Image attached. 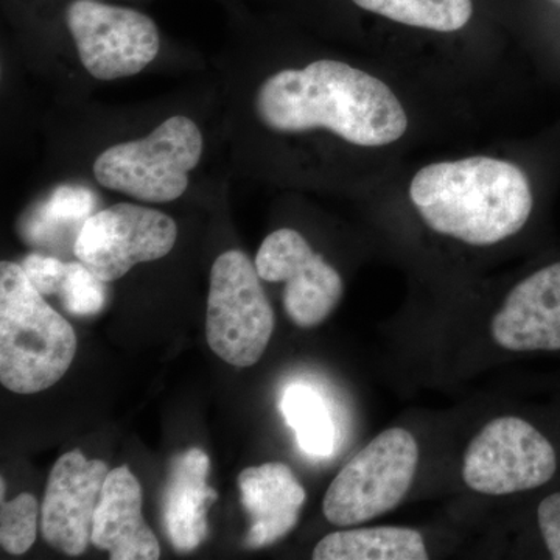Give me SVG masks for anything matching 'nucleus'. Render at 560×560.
<instances>
[{"label": "nucleus", "instance_id": "20e7f679", "mask_svg": "<svg viewBox=\"0 0 560 560\" xmlns=\"http://www.w3.org/2000/svg\"><path fill=\"white\" fill-rule=\"evenodd\" d=\"M205 140L186 116L162 121L147 138L117 143L98 154L94 176L105 189L143 202L178 200L201 160Z\"/></svg>", "mask_w": 560, "mask_h": 560}, {"label": "nucleus", "instance_id": "423d86ee", "mask_svg": "<svg viewBox=\"0 0 560 560\" xmlns=\"http://www.w3.org/2000/svg\"><path fill=\"white\" fill-rule=\"evenodd\" d=\"M275 330V312L256 264L242 250L221 254L210 270L206 337L210 349L235 368L261 359Z\"/></svg>", "mask_w": 560, "mask_h": 560}, {"label": "nucleus", "instance_id": "2eb2a0df", "mask_svg": "<svg viewBox=\"0 0 560 560\" xmlns=\"http://www.w3.org/2000/svg\"><path fill=\"white\" fill-rule=\"evenodd\" d=\"M209 456L189 448L171 460L162 501L165 534L176 551L197 550L208 536V511L219 495L209 488Z\"/></svg>", "mask_w": 560, "mask_h": 560}, {"label": "nucleus", "instance_id": "4468645a", "mask_svg": "<svg viewBox=\"0 0 560 560\" xmlns=\"http://www.w3.org/2000/svg\"><path fill=\"white\" fill-rule=\"evenodd\" d=\"M238 486L250 518L246 548L259 550L276 544L298 525L307 493L287 464L249 467L238 477Z\"/></svg>", "mask_w": 560, "mask_h": 560}, {"label": "nucleus", "instance_id": "0eeeda50", "mask_svg": "<svg viewBox=\"0 0 560 560\" xmlns=\"http://www.w3.org/2000/svg\"><path fill=\"white\" fill-rule=\"evenodd\" d=\"M558 469L551 442L514 416L490 420L470 441L463 478L482 495H511L547 485Z\"/></svg>", "mask_w": 560, "mask_h": 560}, {"label": "nucleus", "instance_id": "412c9836", "mask_svg": "<svg viewBox=\"0 0 560 560\" xmlns=\"http://www.w3.org/2000/svg\"><path fill=\"white\" fill-rule=\"evenodd\" d=\"M106 283L108 282L97 278L80 260L68 261V270L58 296L70 315L94 316L105 308L108 296Z\"/></svg>", "mask_w": 560, "mask_h": 560}, {"label": "nucleus", "instance_id": "5701e85b", "mask_svg": "<svg viewBox=\"0 0 560 560\" xmlns=\"http://www.w3.org/2000/svg\"><path fill=\"white\" fill-rule=\"evenodd\" d=\"M537 521L551 558L560 560V492L541 501Z\"/></svg>", "mask_w": 560, "mask_h": 560}, {"label": "nucleus", "instance_id": "f3484780", "mask_svg": "<svg viewBox=\"0 0 560 560\" xmlns=\"http://www.w3.org/2000/svg\"><path fill=\"white\" fill-rule=\"evenodd\" d=\"M315 560H427L430 558L419 530L381 526L335 530L313 550Z\"/></svg>", "mask_w": 560, "mask_h": 560}, {"label": "nucleus", "instance_id": "6e6552de", "mask_svg": "<svg viewBox=\"0 0 560 560\" xmlns=\"http://www.w3.org/2000/svg\"><path fill=\"white\" fill-rule=\"evenodd\" d=\"M66 22L81 65L94 79L138 75L160 54L156 24L140 11L77 0L69 5Z\"/></svg>", "mask_w": 560, "mask_h": 560}, {"label": "nucleus", "instance_id": "39448f33", "mask_svg": "<svg viewBox=\"0 0 560 560\" xmlns=\"http://www.w3.org/2000/svg\"><path fill=\"white\" fill-rule=\"evenodd\" d=\"M418 466V442L410 431H383L331 481L324 515L331 525L348 528L393 511L407 497Z\"/></svg>", "mask_w": 560, "mask_h": 560}, {"label": "nucleus", "instance_id": "f257e3e1", "mask_svg": "<svg viewBox=\"0 0 560 560\" xmlns=\"http://www.w3.org/2000/svg\"><path fill=\"white\" fill-rule=\"evenodd\" d=\"M257 117L268 130H329L360 147H385L407 132L399 98L377 77L334 60L268 77L254 98Z\"/></svg>", "mask_w": 560, "mask_h": 560}, {"label": "nucleus", "instance_id": "f8f14e48", "mask_svg": "<svg viewBox=\"0 0 560 560\" xmlns=\"http://www.w3.org/2000/svg\"><path fill=\"white\" fill-rule=\"evenodd\" d=\"M490 334L500 348L511 352L560 350V261L511 290L493 316Z\"/></svg>", "mask_w": 560, "mask_h": 560}, {"label": "nucleus", "instance_id": "6ab92c4d", "mask_svg": "<svg viewBox=\"0 0 560 560\" xmlns=\"http://www.w3.org/2000/svg\"><path fill=\"white\" fill-rule=\"evenodd\" d=\"M360 9L425 31H460L474 13L471 0H352Z\"/></svg>", "mask_w": 560, "mask_h": 560}, {"label": "nucleus", "instance_id": "dca6fc26", "mask_svg": "<svg viewBox=\"0 0 560 560\" xmlns=\"http://www.w3.org/2000/svg\"><path fill=\"white\" fill-rule=\"evenodd\" d=\"M101 197L83 184L65 183L44 194L22 212L18 235L25 245L57 257L75 256L84 223L98 212Z\"/></svg>", "mask_w": 560, "mask_h": 560}, {"label": "nucleus", "instance_id": "7ed1b4c3", "mask_svg": "<svg viewBox=\"0 0 560 560\" xmlns=\"http://www.w3.org/2000/svg\"><path fill=\"white\" fill-rule=\"evenodd\" d=\"M77 353L72 326L32 285L21 265L0 264V382L18 394L49 389Z\"/></svg>", "mask_w": 560, "mask_h": 560}, {"label": "nucleus", "instance_id": "9d476101", "mask_svg": "<svg viewBox=\"0 0 560 560\" xmlns=\"http://www.w3.org/2000/svg\"><path fill=\"white\" fill-rule=\"evenodd\" d=\"M260 279L285 283L283 308L291 323L302 329L319 326L342 298L340 272L316 254L294 230L271 232L256 256Z\"/></svg>", "mask_w": 560, "mask_h": 560}, {"label": "nucleus", "instance_id": "ddd939ff", "mask_svg": "<svg viewBox=\"0 0 560 560\" xmlns=\"http://www.w3.org/2000/svg\"><path fill=\"white\" fill-rule=\"evenodd\" d=\"M91 541L110 560L160 559L161 547L142 517V489L127 466L109 470L92 523Z\"/></svg>", "mask_w": 560, "mask_h": 560}, {"label": "nucleus", "instance_id": "f03ea898", "mask_svg": "<svg viewBox=\"0 0 560 560\" xmlns=\"http://www.w3.org/2000/svg\"><path fill=\"white\" fill-rule=\"evenodd\" d=\"M410 198L430 230L471 246L495 245L517 234L534 205L525 173L488 156L420 168Z\"/></svg>", "mask_w": 560, "mask_h": 560}, {"label": "nucleus", "instance_id": "aec40b11", "mask_svg": "<svg viewBox=\"0 0 560 560\" xmlns=\"http://www.w3.org/2000/svg\"><path fill=\"white\" fill-rule=\"evenodd\" d=\"M38 501L32 493L2 501L0 506V544L9 555L21 556L31 550L38 529Z\"/></svg>", "mask_w": 560, "mask_h": 560}, {"label": "nucleus", "instance_id": "1a4fd4ad", "mask_svg": "<svg viewBox=\"0 0 560 560\" xmlns=\"http://www.w3.org/2000/svg\"><path fill=\"white\" fill-rule=\"evenodd\" d=\"M178 238V226L167 213L145 206L119 202L98 210L84 223L75 257L97 278L114 282L131 268L167 256Z\"/></svg>", "mask_w": 560, "mask_h": 560}, {"label": "nucleus", "instance_id": "4be33fe9", "mask_svg": "<svg viewBox=\"0 0 560 560\" xmlns=\"http://www.w3.org/2000/svg\"><path fill=\"white\" fill-rule=\"evenodd\" d=\"M22 271L43 296L60 293L68 261L50 254L33 253L21 261Z\"/></svg>", "mask_w": 560, "mask_h": 560}, {"label": "nucleus", "instance_id": "a211bd4d", "mask_svg": "<svg viewBox=\"0 0 560 560\" xmlns=\"http://www.w3.org/2000/svg\"><path fill=\"white\" fill-rule=\"evenodd\" d=\"M279 407L302 451L313 458H327L334 453L337 430L330 408L318 390L293 383L283 390Z\"/></svg>", "mask_w": 560, "mask_h": 560}, {"label": "nucleus", "instance_id": "9b49d317", "mask_svg": "<svg viewBox=\"0 0 560 560\" xmlns=\"http://www.w3.org/2000/svg\"><path fill=\"white\" fill-rule=\"evenodd\" d=\"M108 474L106 463L86 459L81 451L65 453L55 463L40 508V530L51 548L68 556L86 551Z\"/></svg>", "mask_w": 560, "mask_h": 560}]
</instances>
